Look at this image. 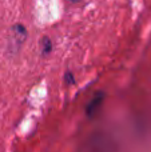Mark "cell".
<instances>
[{"mask_svg":"<svg viewBox=\"0 0 151 152\" xmlns=\"http://www.w3.org/2000/svg\"><path fill=\"white\" fill-rule=\"evenodd\" d=\"M27 37V29L21 24H15L11 28V37L8 42V50L12 52H18L20 47L24 44V40Z\"/></svg>","mask_w":151,"mask_h":152,"instance_id":"1","label":"cell"},{"mask_svg":"<svg viewBox=\"0 0 151 152\" xmlns=\"http://www.w3.org/2000/svg\"><path fill=\"white\" fill-rule=\"evenodd\" d=\"M104 97H106V95H104L103 92H98V94L92 97V100L88 103L87 108H86V113H87L90 118L95 116V113L99 111V108L102 107V103H103Z\"/></svg>","mask_w":151,"mask_h":152,"instance_id":"2","label":"cell"},{"mask_svg":"<svg viewBox=\"0 0 151 152\" xmlns=\"http://www.w3.org/2000/svg\"><path fill=\"white\" fill-rule=\"evenodd\" d=\"M40 51H42V55H50L51 51H52V42H51L50 37L44 36L40 39Z\"/></svg>","mask_w":151,"mask_h":152,"instance_id":"3","label":"cell"},{"mask_svg":"<svg viewBox=\"0 0 151 152\" xmlns=\"http://www.w3.org/2000/svg\"><path fill=\"white\" fill-rule=\"evenodd\" d=\"M64 83H67L68 86H74L75 83H76V80H75V76L72 74L71 71L66 72V75H64Z\"/></svg>","mask_w":151,"mask_h":152,"instance_id":"4","label":"cell"},{"mask_svg":"<svg viewBox=\"0 0 151 152\" xmlns=\"http://www.w3.org/2000/svg\"><path fill=\"white\" fill-rule=\"evenodd\" d=\"M70 1H79V0H70Z\"/></svg>","mask_w":151,"mask_h":152,"instance_id":"5","label":"cell"}]
</instances>
